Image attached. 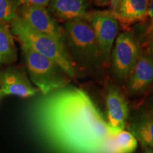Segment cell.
Masks as SVG:
<instances>
[{
  "mask_svg": "<svg viewBox=\"0 0 153 153\" xmlns=\"http://www.w3.org/2000/svg\"><path fill=\"white\" fill-rule=\"evenodd\" d=\"M29 119L37 133L58 153H108L111 133L92 99L66 86L38 99Z\"/></svg>",
  "mask_w": 153,
  "mask_h": 153,
  "instance_id": "6da1fadb",
  "label": "cell"
},
{
  "mask_svg": "<svg viewBox=\"0 0 153 153\" xmlns=\"http://www.w3.org/2000/svg\"><path fill=\"white\" fill-rule=\"evenodd\" d=\"M10 27L14 39L19 45L30 48L57 63L70 78L75 76L74 65L64 45L54 38L33 29L19 16L11 23Z\"/></svg>",
  "mask_w": 153,
  "mask_h": 153,
  "instance_id": "7a4b0ae2",
  "label": "cell"
},
{
  "mask_svg": "<svg viewBox=\"0 0 153 153\" xmlns=\"http://www.w3.org/2000/svg\"><path fill=\"white\" fill-rule=\"evenodd\" d=\"M65 45L70 58L85 69L97 68L103 62L98 41L86 19L64 23Z\"/></svg>",
  "mask_w": 153,
  "mask_h": 153,
  "instance_id": "3957f363",
  "label": "cell"
},
{
  "mask_svg": "<svg viewBox=\"0 0 153 153\" xmlns=\"http://www.w3.org/2000/svg\"><path fill=\"white\" fill-rule=\"evenodd\" d=\"M20 46L24 66L30 82L42 94H48L69 85L70 77L57 63L30 48L23 45Z\"/></svg>",
  "mask_w": 153,
  "mask_h": 153,
  "instance_id": "277c9868",
  "label": "cell"
},
{
  "mask_svg": "<svg viewBox=\"0 0 153 153\" xmlns=\"http://www.w3.org/2000/svg\"><path fill=\"white\" fill-rule=\"evenodd\" d=\"M140 55L138 44L131 32L118 35L112 53V68L117 79L125 80L128 77Z\"/></svg>",
  "mask_w": 153,
  "mask_h": 153,
  "instance_id": "5b68a950",
  "label": "cell"
},
{
  "mask_svg": "<svg viewBox=\"0 0 153 153\" xmlns=\"http://www.w3.org/2000/svg\"><path fill=\"white\" fill-rule=\"evenodd\" d=\"M91 24L98 41L103 62L107 65L119 28L118 19L111 11L88 12L85 19Z\"/></svg>",
  "mask_w": 153,
  "mask_h": 153,
  "instance_id": "8992f818",
  "label": "cell"
},
{
  "mask_svg": "<svg viewBox=\"0 0 153 153\" xmlns=\"http://www.w3.org/2000/svg\"><path fill=\"white\" fill-rule=\"evenodd\" d=\"M19 16L33 29L54 38L66 48L64 28L58 24L46 7L22 5Z\"/></svg>",
  "mask_w": 153,
  "mask_h": 153,
  "instance_id": "52a82bcc",
  "label": "cell"
},
{
  "mask_svg": "<svg viewBox=\"0 0 153 153\" xmlns=\"http://www.w3.org/2000/svg\"><path fill=\"white\" fill-rule=\"evenodd\" d=\"M0 89L6 97L21 98H29L38 92L30 82L25 66L14 64L0 70Z\"/></svg>",
  "mask_w": 153,
  "mask_h": 153,
  "instance_id": "ba28073f",
  "label": "cell"
},
{
  "mask_svg": "<svg viewBox=\"0 0 153 153\" xmlns=\"http://www.w3.org/2000/svg\"><path fill=\"white\" fill-rule=\"evenodd\" d=\"M106 121L111 135L125 130L129 118V106L125 96L116 86L109 85L105 94Z\"/></svg>",
  "mask_w": 153,
  "mask_h": 153,
  "instance_id": "9c48e42d",
  "label": "cell"
},
{
  "mask_svg": "<svg viewBox=\"0 0 153 153\" xmlns=\"http://www.w3.org/2000/svg\"><path fill=\"white\" fill-rule=\"evenodd\" d=\"M128 77L127 88L129 93L137 94L146 90L153 83V57L140 55Z\"/></svg>",
  "mask_w": 153,
  "mask_h": 153,
  "instance_id": "30bf717a",
  "label": "cell"
},
{
  "mask_svg": "<svg viewBox=\"0 0 153 153\" xmlns=\"http://www.w3.org/2000/svg\"><path fill=\"white\" fill-rule=\"evenodd\" d=\"M48 10L55 20L67 22L85 19L88 14V0H51Z\"/></svg>",
  "mask_w": 153,
  "mask_h": 153,
  "instance_id": "8fae6325",
  "label": "cell"
},
{
  "mask_svg": "<svg viewBox=\"0 0 153 153\" xmlns=\"http://www.w3.org/2000/svg\"><path fill=\"white\" fill-rule=\"evenodd\" d=\"M149 0H121L112 14L126 24L144 21L148 18Z\"/></svg>",
  "mask_w": 153,
  "mask_h": 153,
  "instance_id": "7c38bea8",
  "label": "cell"
},
{
  "mask_svg": "<svg viewBox=\"0 0 153 153\" xmlns=\"http://www.w3.org/2000/svg\"><path fill=\"white\" fill-rule=\"evenodd\" d=\"M128 129L143 148L153 149V117L149 112H143L134 117Z\"/></svg>",
  "mask_w": 153,
  "mask_h": 153,
  "instance_id": "4fadbf2b",
  "label": "cell"
},
{
  "mask_svg": "<svg viewBox=\"0 0 153 153\" xmlns=\"http://www.w3.org/2000/svg\"><path fill=\"white\" fill-rule=\"evenodd\" d=\"M10 25L0 24V65L8 66L18 60V52Z\"/></svg>",
  "mask_w": 153,
  "mask_h": 153,
  "instance_id": "5bb4252c",
  "label": "cell"
},
{
  "mask_svg": "<svg viewBox=\"0 0 153 153\" xmlns=\"http://www.w3.org/2000/svg\"><path fill=\"white\" fill-rule=\"evenodd\" d=\"M137 147V140L125 130L111 135L108 141V153H133Z\"/></svg>",
  "mask_w": 153,
  "mask_h": 153,
  "instance_id": "9a60e30c",
  "label": "cell"
},
{
  "mask_svg": "<svg viewBox=\"0 0 153 153\" xmlns=\"http://www.w3.org/2000/svg\"><path fill=\"white\" fill-rule=\"evenodd\" d=\"M22 5L19 0H0V24L10 25L19 16Z\"/></svg>",
  "mask_w": 153,
  "mask_h": 153,
  "instance_id": "2e32d148",
  "label": "cell"
},
{
  "mask_svg": "<svg viewBox=\"0 0 153 153\" xmlns=\"http://www.w3.org/2000/svg\"><path fill=\"white\" fill-rule=\"evenodd\" d=\"M22 5L47 7L51 0H19Z\"/></svg>",
  "mask_w": 153,
  "mask_h": 153,
  "instance_id": "e0dca14e",
  "label": "cell"
},
{
  "mask_svg": "<svg viewBox=\"0 0 153 153\" xmlns=\"http://www.w3.org/2000/svg\"><path fill=\"white\" fill-rule=\"evenodd\" d=\"M148 17H149L150 21V24L148 28V33L153 29V0H149V6H148Z\"/></svg>",
  "mask_w": 153,
  "mask_h": 153,
  "instance_id": "ac0fdd59",
  "label": "cell"
},
{
  "mask_svg": "<svg viewBox=\"0 0 153 153\" xmlns=\"http://www.w3.org/2000/svg\"><path fill=\"white\" fill-rule=\"evenodd\" d=\"M90 1L99 7H106L109 3V0H90Z\"/></svg>",
  "mask_w": 153,
  "mask_h": 153,
  "instance_id": "d6986e66",
  "label": "cell"
},
{
  "mask_svg": "<svg viewBox=\"0 0 153 153\" xmlns=\"http://www.w3.org/2000/svg\"><path fill=\"white\" fill-rule=\"evenodd\" d=\"M121 0H109V5H110V8H111V12H114V11L116 10V7L118 4H119L120 1Z\"/></svg>",
  "mask_w": 153,
  "mask_h": 153,
  "instance_id": "ffe728a7",
  "label": "cell"
},
{
  "mask_svg": "<svg viewBox=\"0 0 153 153\" xmlns=\"http://www.w3.org/2000/svg\"><path fill=\"white\" fill-rule=\"evenodd\" d=\"M148 47H149V51H150L151 54L153 55V38L150 41V43H149Z\"/></svg>",
  "mask_w": 153,
  "mask_h": 153,
  "instance_id": "44dd1931",
  "label": "cell"
},
{
  "mask_svg": "<svg viewBox=\"0 0 153 153\" xmlns=\"http://www.w3.org/2000/svg\"><path fill=\"white\" fill-rule=\"evenodd\" d=\"M143 153H153V149L144 148V152Z\"/></svg>",
  "mask_w": 153,
  "mask_h": 153,
  "instance_id": "7402d4cb",
  "label": "cell"
},
{
  "mask_svg": "<svg viewBox=\"0 0 153 153\" xmlns=\"http://www.w3.org/2000/svg\"><path fill=\"white\" fill-rule=\"evenodd\" d=\"M149 114H150L151 116L153 117V102L152 103V104H151V106L150 107V108H149Z\"/></svg>",
  "mask_w": 153,
  "mask_h": 153,
  "instance_id": "603a6c76",
  "label": "cell"
},
{
  "mask_svg": "<svg viewBox=\"0 0 153 153\" xmlns=\"http://www.w3.org/2000/svg\"><path fill=\"white\" fill-rule=\"evenodd\" d=\"M6 97L5 94L4 93V91L2 90H1V89H0V101H1V99H2L4 97Z\"/></svg>",
  "mask_w": 153,
  "mask_h": 153,
  "instance_id": "cb8c5ba5",
  "label": "cell"
},
{
  "mask_svg": "<svg viewBox=\"0 0 153 153\" xmlns=\"http://www.w3.org/2000/svg\"><path fill=\"white\" fill-rule=\"evenodd\" d=\"M149 34L152 36V38H153V29H152V30H151V31L150 32V33H149Z\"/></svg>",
  "mask_w": 153,
  "mask_h": 153,
  "instance_id": "d4e9b609",
  "label": "cell"
},
{
  "mask_svg": "<svg viewBox=\"0 0 153 153\" xmlns=\"http://www.w3.org/2000/svg\"><path fill=\"white\" fill-rule=\"evenodd\" d=\"M1 68H2V66H1V65H0V70H1Z\"/></svg>",
  "mask_w": 153,
  "mask_h": 153,
  "instance_id": "484cf974",
  "label": "cell"
}]
</instances>
